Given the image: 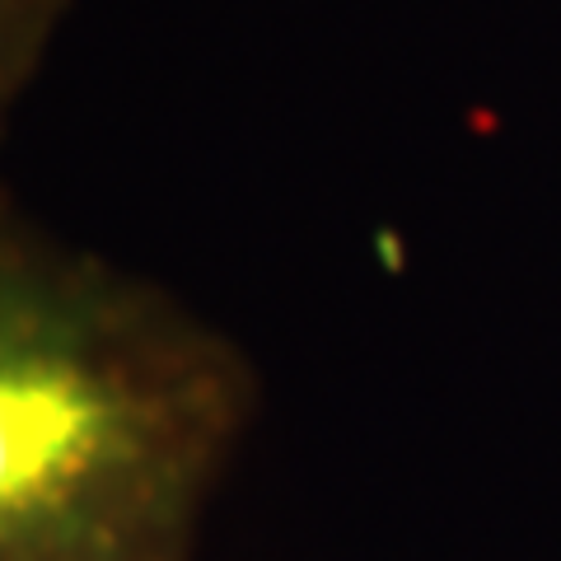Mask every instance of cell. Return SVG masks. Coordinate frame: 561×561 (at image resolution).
Wrapping results in <instances>:
<instances>
[{"mask_svg":"<svg viewBox=\"0 0 561 561\" xmlns=\"http://www.w3.org/2000/svg\"><path fill=\"white\" fill-rule=\"evenodd\" d=\"M24 230H28V225H24L20 216H14V206L5 202V192H0V257H5V249H10V243L20 239Z\"/></svg>","mask_w":561,"mask_h":561,"instance_id":"3957f363","label":"cell"},{"mask_svg":"<svg viewBox=\"0 0 561 561\" xmlns=\"http://www.w3.org/2000/svg\"><path fill=\"white\" fill-rule=\"evenodd\" d=\"M70 0H0V127L38 76Z\"/></svg>","mask_w":561,"mask_h":561,"instance_id":"7a4b0ae2","label":"cell"},{"mask_svg":"<svg viewBox=\"0 0 561 561\" xmlns=\"http://www.w3.org/2000/svg\"><path fill=\"white\" fill-rule=\"evenodd\" d=\"M249 408L197 313L24 230L0 257V561H187Z\"/></svg>","mask_w":561,"mask_h":561,"instance_id":"6da1fadb","label":"cell"}]
</instances>
